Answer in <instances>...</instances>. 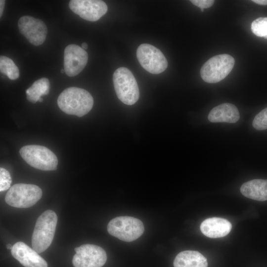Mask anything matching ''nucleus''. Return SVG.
<instances>
[{
    "mask_svg": "<svg viewBox=\"0 0 267 267\" xmlns=\"http://www.w3.org/2000/svg\"><path fill=\"white\" fill-rule=\"evenodd\" d=\"M57 104L64 113L82 117L92 109L93 99L87 90L77 87H70L60 94Z\"/></svg>",
    "mask_w": 267,
    "mask_h": 267,
    "instance_id": "1",
    "label": "nucleus"
},
{
    "mask_svg": "<svg viewBox=\"0 0 267 267\" xmlns=\"http://www.w3.org/2000/svg\"><path fill=\"white\" fill-rule=\"evenodd\" d=\"M57 222V215L50 210L44 211L38 218L32 237V248L38 253L44 252L50 245Z\"/></svg>",
    "mask_w": 267,
    "mask_h": 267,
    "instance_id": "2",
    "label": "nucleus"
},
{
    "mask_svg": "<svg viewBox=\"0 0 267 267\" xmlns=\"http://www.w3.org/2000/svg\"><path fill=\"white\" fill-rule=\"evenodd\" d=\"M114 87L118 98L124 104L133 105L138 99L139 90L132 72L126 67L116 69L113 75Z\"/></svg>",
    "mask_w": 267,
    "mask_h": 267,
    "instance_id": "3",
    "label": "nucleus"
},
{
    "mask_svg": "<svg viewBox=\"0 0 267 267\" xmlns=\"http://www.w3.org/2000/svg\"><path fill=\"white\" fill-rule=\"evenodd\" d=\"M144 230L142 222L132 217H116L107 225V231L110 235L126 242L137 239L143 234Z\"/></svg>",
    "mask_w": 267,
    "mask_h": 267,
    "instance_id": "4",
    "label": "nucleus"
},
{
    "mask_svg": "<svg viewBox=\"0 0 267 267\" xmlns=\"http://www.w3.org/2000/svg\"><path fill=\"white\" fill-rule=\"evenodd\" d=\"M19 153L27 163L36 169L43 171H53L57 169V157L45 146L26 145L20 149Z\"/></svg>",
    "mask_w": 267,
    "mask_h": 267,
    "instance_id": "5",
    "label": "nucleus"
},
{
    "mask_svg": "<svg viewBox=\"0 0 267 267\" xmlns=\"http://www.w3.org/2000/svg\"><path fill=\"white\" fill-rule=\"evenodd\" d=\"M234 63V58L228 54L214 56L202 66L201 77L204 81L208 83L219 82L230 73Z\"/></svg>",
    "mask_w": 267,
    "mask_h": 267,
    "instance_id": "6",
    "label": "nucleus"
},
{
    "mask_svg": "<svg viewBox=\"0 0 267 267\" xmlns=\"http://www.w3.org/2000/svg\"><path fill=\"white\" fill-rule=\"evenodd\" d=\"M42 196V189L38 186L17 183L10 188L5 195V201L12 207L26 208L35 205Z\"/></svg>",
    "mask_w": 267,
    "mask_h": 267,
    "instance_id": "7",
    "label": "nucleus"
},
{
    "mask_svg": "<svg viewBox=\"0 0 267 267\" xmlns=\"http://www.w3.org/2000/svg\"><path fill=\"white\" fill-rule=\"evenodd\" d=\"M136 56L141 66L150 73L160 74L167 68L166 57L159 49L152 45L140 44L137 49Z\"/></svg>",
    "mask_w": 267,
    "mask_h": 267,
    "instance_id": "8",
    "label": "nucleus"
},
{
    "mask_svg": "<svg viewBox=\"0 0 267 267\" xmlns=\"http://www.w3.org/2000/svg\"><path fill=\"white\" fill-rule=\"evenodd\" d=\"M73 257L74 267H101L106 263L107 255L101 247L93 244H84L75 248Z\"/></svg>",
    "mask_w": 267,
    "mask_h": 267,
    "instance_id": "9",
    "label": "nucleus"
},
{
    "mask_svg": "<svg viewBox=\"0 0 267 267\" xmlns=\"http://www.w3.org/2000/svg\"><path fill=\"white\" fill-rule=\"evenodd\" d=\"M20 33L34 45H40L45 41L47 28L41 20L30 16H23L18 20Z\"/></svg>",
    "mask_w": 267,
    "mask_h": 267,
    "instance_id": "10",
    "label": "nucleus"
},
{
    "mask_svg": "<svg viewBox=\"0 0 267 267\" xmlns=\"http://www.w3.org/2000/svg\"><path fill=\"white\" fill-rule=\"evenodd\" d=\"M69 6L80 17L92 22L99 20L108 10L105 2L98 0H71Z\"/></svg>",
    "mask_w": 267,
    "mask_h": 267,
    "instance_id": "11",
    "label": "nucleus"
},
{
    "mask_svg": "<svg viewBox=\"0 0 267 267\" xmlns=\"http://www.w3.org/2000/svg\"><path fill=\"white\" fill-rule=\"evenodd\" d=\"M88 60L87 52L76 44L67 45L64 52V69L66 75L74 77L84 69Z\"/></svg>",
    "mask_w": 267,
    "mask_h": 267,
    "instance_id": "12",
    "label": "nucleus"
},
{
    "mask_svg": "<svg viewBox=\"0 0 267 267\" xmlns=\"http://www.w3.org/2000/svg\"><path fill=\"white\" fill-rule=\"evenodd\" d=\"M11 253L25 267H47L46 262L36 251L23 242L14 244Z\"/></svg>",
    "mask_w": 267,
    "mask_h": 267,
    "instance_id": "13",
    "label": "nucleus"
},
{
    "mask_svg": "<svg viewBox=\"0 0 267 267\" xmlns=\"http://www.w3.org/2000/svg\"><path fill=\"white\" fill-rule=\"evenodd\" d=\"M232 228L231 223L227 220L212 217L205 220L200 225L202 233L209 238H219L227 235Z\"/></svg>",
    "mask_w": 267,
    "mask_h": 267,
    "instance_id": "14",
    "label": "nucleus"
},
{
    "mask_svg": "<svg viewBox=\"0 0 267 267\" xmlns=\"http://www.w3.org/2000/svg\"><path fill=\"white\" fill-rule=\"evenodd\" d=\"M208 120L213 123H234L240 118L237 107L233 104L224 103L213 108L209 112Z\"/></svg>",
    "mask_w": 267,
    "mask_h": 267,
    "instance_id": "15",
    "label": "nucleus"
},
{
    "mask_svg": "<svg viewBox=\"0 0 267 267\" xmlns=\"http://www.w3.org/2000/svg\"><path fill=\"white\" fill-rule=\"evenodd\" d=\"M240 192L247 198L257 201L267 200V179H255L244 183Z\"/></svg>",
    "mask_w": 267,
    "mask_h": 267,
    "instance_id": "16",
    "label": "nucleus"
},
{
    "mask_svg": "<svg viewBox=\"0 0 267 267\" xmlns=\"http://www.w3.org/2000/svg\"><path fill=\"white\" fill-rule=\"evenodd\" d=\"M174 267H207V259L196 251L186 250L179 253L176 257Z\"/></svg>",
    "mask_w": 267,
    "mask_h": 267,
    "instance_id": "17",
    "label": "nucleus"
},
{
    "mask_svg": "<svg viewBox=\"0 0 267 267\" xmlns=\"http://www.w3.org/2000/svg\"><path fill=\"white\" fill-rule=\"evenodd\" d=\"M49 85V81L46 78H43L35 81L26 90L27 100L33 103L39 101L42 95L48 93Z\"/></svg>",
    "mask_w": 267,
    "mask_h": 267,
    "instance_id": "18",
    "label": "nucleus"
},
{
    "mask_svg": "<svg viewBox=\"0 0 267 267\" xmlns=\"http://www.w3.org/2000/svg\"><path fill=\"white\" fill-rule=\"evenodd\" d=\"M0 71L10 80H16L19 76L18 67L12 59L5 56L0 57Z\"/></svg>",
    "mask_w": 267,
    "mask_h": 267,
    "instance_id": "19",
    "label": "nucleus"
},
{
    "mask_svg": "<svg viewBox=\"0 0 267 267\" xmlns=\"http://www.w3.org/2000/svg\"><path fill=\"white\" fill-rule=\"evenodd\" d=\"M251 29L256 36L267 39V17H259L254 20Z\"/></svg>",
    "mask_w": 267,
    "mask_h": 267,
    "instance_id": "20",
    "label": "nucleus"
},
{
    "mask_svg": "<svg viewBox=\"0 0 267 267\" xmlns=\"http://www.w3.org/2000/svg\"><path fill=\"white\" fill-rule=\"evenodd\" d=\"M252 124L253 127L257 130L267 129V107L256 115Z\"/></svg>",
    "mask_w": 267,
    "mask_h": 267,
    "instance_id": "21",
    "label": "nucleus"
},
{
    "mask_svg": "<svg viewBox=\"0 0 267 267\" xmlns=\"http://www.w3.org/2000/svg\"><path fill=\"white\" fill-rule=\"evenodd\" d=\"M12 179L8 171L3 168L0 169V191H4L9 188Z\"/></svg>",
    "mask_w": 267,
    "mask_h": 267,
    "instance_id": "22",
    "label": "nucleus"
},
{
    "mask_svg": "<svg viewBox=\"0 0 267 267\" xmlns=\"http://www.w3.org/2000/svg\"><path fill=\"white\" fill-rule=\"evenodd\" d=\"M190 1L193 4L200 7L201 9L210 7L213 5L215 2L213 0H191Z\"/></svg>",
    "mask_w": 267,
    "mask_h": 267,
    "instance_id": "23",
    "label": "nucleus"
},
{
    "mask_svg": "<svg viewBox=\"0 0 267 267\" xmlns=\"http://www.w3.org/2000/svg\"><path fill=\"white\" fill-rule=\"evenodd\" d=\"M5 3V0H0V17H1L3 13Z\"/></svg>",
    "mask_w": 267,
    "mask_h": 267,
    "instance_id": "24",
    "label": "nucleus"
},
{
    "mask_svg": "<svg viewBox=\"0 0 267 267\" xmlns=\"http://www.w3.org/2000/svg\"><path fill=\"white\" fill-rule=\"evenodd\" d=\"M252 1L260 5H267V0H253Z\"/></svg>",
    "mask_w": 267,
    "mask_h": 267,
    "instance_id": "25",
    "label": "nucleus"
},
{
    "mask_svg": "<svg viewBox=\"0 0 267 267\" xmlns=\"http://www.w3.org/2000/svg\"><path fill=\"white\" fill-rule=\"evenodd\" d=\"M88 44L86 43H83L82 44V47L84 49H87L88 48Z\"/></svg>",
    "mask_w": 267,
    "mask_h": 267,
    "instance_id": "26",
    "label": "nucleus"
},
{
    "mask_svg": "<svg viewBox=\"0 0 267 267\" xmlns=\"http://www.w3.org/2000/svg\"><path fill=\"white\" fill-rule=\"evenodd\" d=\"M13 247V246H12L11 244H8L6 245V248L8 249H11Z\"/></svg>",
    "mask_w": 267,
    "mask_h": 267,
    "instance_id": "27",
    "label": "nucleus"
},
{
    "mask_svg": "<svg viewBox=\"0 0 267 267\" xmlns=\"http://www.w3.org/2000/svg\"><path fill=\"white\" fill-rule=\"evenodd\" d=\"M39 102H42L43 101V99L42 98V97L39 99Z\"/></svg>",
    "mask_w": 267,
    "mask_h": 267,
    "instance_id": "28",
    "label": "nucleus"
},
{
    "mask_svg": "<svg viewBox=\"0 0 267 267\" xmlns=\"http://www.w3.org/2000/svg\"><path fill=\"white\" fill-rule=\"evenodd\" d=\"M61 72L62 73H64V72H65L64 69H61Z\"/></svg>",
    "mask_w": 267,
    "mask_h": 267,
    "instance_id": "29",
    "label": "nucleus"
},
{
    "mask_svg": "<svg viewBox=\"0 0 267 267\" xmlns=\"http://www.w3.org/2000/svg\"><path fill=\"white\" fill-rule=\"evenodd\" d=\"M201 11L202 12H203V11H204V9L201 8Z\"/></svg>",
    "mask_w": 267,
    "mask_h": 267,
    "instance_id": "30",
    "label": "nucleus"
}]
</instances>
